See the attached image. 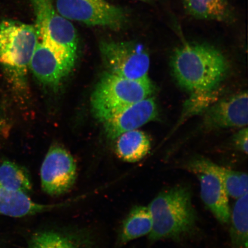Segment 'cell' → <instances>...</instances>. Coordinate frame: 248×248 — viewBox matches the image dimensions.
Segmentation results:
<instances>
[{"label": "cell", "instance_id": "cell-15", "mask_svg": "<svg viewBox=\"0 0 248 248\" xmlns=\"http://www.w3.org/2000/svg\"><path fill=\"white\" fill-rule=\"evenodd\" d=\"M153 227V218L148 207L135 206L124 220L118 237V244L124 245L150 235Z\"/></svg>", "mask_w": 248, "mask_h": 248}, {"label": "cell", "instance_id": "cell-6", "mask_svg": "<svg viewBox=\"0 0 248 248\" xmlns=\"http://www.w3.org/2000/svg\"><path fill=\"white\" fill-rule=\"evenodd\" d=\"M58 13L69 21L118 31L128 23L124 9L106 0H57Z\"/></svg>", "mask_w": 248, "mask_h": 248}, {"label": "cell", "instance_id": "cell-5", "mask_svg": "<svg viewBox=\"0 0 248 248\" xmlns=\"http://www.w3.org/2000/svg\"><path fill=\"white\" fill-rule=\"evenodd\" d=\"M39 40L35 25L0 20V64L14 80H23Z\"/></svg>", "mask_w": 248, "mask_h": 248}, {"label": "cell", "instance_id": "cell-7", "mask_svg": "<svg viewBox=\"0 0 248 248\" xmlns=\"http://www.w3.org/2000/svg\"><path fill=\"white\" fill-rule=\"evenodd\" d=\"M100 48L107 72L134 80L148 78L150 58L143 46L133 42L103 41Z\"/></svg>", "mask_w": 248, "mask_h": 248}, {"label": "cell", "instance_id": "cell-17", "mask_svg": "<svg viewBox=\"0 0 248 248\" xmlns=\"http://www.w3.org/2000/svg\"><path fill=\"white\" fill-rule=\"evenodd\" d=\"M0 185L8 190L26 194L32 188L27 170L10 161H4L0 166Z\"/></svg>", "mask_w": 248, "mask_h": 248}, {"label": "cell", "instance_id": "cell-22", "mask_svg": "<svg viewBox=\"0 0 248 248\" xmlns=\"http://www.w3.org/2000/svg\"><path fill=\"white\" fill-rule=\"evenodd\" d=\"M248 129L246 127L240 130L237 133L234 138V144L235 147L244 154H248Z\"/></svg>", "mask_w": 248, "mask_h": 248}, {"label": "cell", "instance_id": "cell-8", "mask_svg": "<svg viewBox=\"0 0 248 248\" xmlns=\"http://www.w3.org/2000/svg\"><path fill=\"white\" fill-rule=\"evenodd\" d=\"M187 167L197 176L202 200L207 208L219 222L227 224L231 210L229 195L219 172V166L205 158L198 157L191 160Z\"/></svg>", "mask_w": 248, "mask_h": 248}, {"label": "cell", "instance_id": "cell-3", "mask_svg": "<svg viewBox=\"0 0 248 248\" xmlns=\"http://www.w3.org/2000/svg\"><path fill=\"white\" fill-rule=\"evenodd\" d=\"M30 1L40 42L54 51L70 73L77 57L78 42L75 27L70 21L58 13L54 0Z\"/></svg>", "mask_w": 248, "mask_h": 248}, {"label": "cell", "instance_id": "cell-20", "mask_svg": "<svg viewBox=\"0 0 248 248\" xmlns=\"http://www.w3.org/2000/svg\"><path fill=\"white\" fill-rule=\"evenodd\" d=\"M184 5L186 12L197 19L224 22L221 16L200 0H184Z\"/></svg>", "mask_w": 248, "mask_h": 248}, {"label": "cell", "instance_id": "cell-21", "mask_svg": "<svg viewBox=\"0 0 248 248\" xmlns=\"http://www.w3.org/2000/svg\"><path fill=\"white\" fill-rule=\"evenodd\" d=\"M200 1L221 16L224 22H231L233 19V14L228 0H200Z\"/></svg>", "mask_w": 248, "mask_h": 248}, {"label": "cell", "instance_id": "cell-19", "mask_svg": "<svg viewBox=\"0 0 248 248\" xmlns=\"http://www.w3.org/2000/svg\"><path fill=\"white\" fill-rule=\"evenodd\" d=\"M218 169L229 197L237 200L248 193L247 173L220 166Z\"/></svg>", "mask_w": 248, "mask_h": 248}, {"label": "cell", "instance_id": "cell-12", "mask_svg": "<svg viewBox=\"0 0 248 248\" xmlns=\"http://www.w3.org/2000/svg\"><path fill=\"white\" fill-rule=\"evenodd\" d=\"M29 68L40 82L55 86L69 73L54 51L39 42L30 61Z\"/></svg>", "mask_w": 248, "mask_h": 248}, {"label": "cell", "instance_id": "cell-13", "mask_svg": "<svg viewBox=\"0 0 248 248\" xmlns=\"http://www.w3.org/2000/svg\"><path fill=\"white\" fill-rule=\"evenodd\" d=\"M68 203L43 204L36 203L27 194L8 190L0 185V215L20 218L61 208Z\"/></svg>", "mask_w": 248, "mask_h": 248}, {"label": "cell", "instance_id": "cell-18", "mask_svg": "<svg viewBox=\"0 0 248 248\" xmlns=\"http://www.w3.org/2000/svg\"><path fill=\"white\" fill-rule=\"evenodd\" d=\"M79 243L69 235L54 231L36 232L31 237L29 248H80Z\"/></svg>", "mask_w": 248, "mask_h": 248}, {"label": "cell", "instance_id": "cell-10", "mask_svg": "<svg viewBox=\"0 0 248 248\" xmlns=\"http://www.w3.org/2000/svg\"><path fill=\"white\" fill-rule=\"evenodd\" d=\"M158 108L156 102L148 97L124 108L103 122L107 135L116 139L122 133L138 129L156 119Z\"/></svg>", "mask_w": 248, "mask_h": 248}, {"label": "cell", "instance_id": "cell-14", "mask_svg": "<svg viewBox=\"0 0 248 248\" xmlns=\"http://www.w3.org/2000/svg\"><path fill=\"white\" fill-rule=\"evenodd\" d=\"M116 140V153L124 162H139L151 150L150 138L146 133L138 129L122 133Z\"/></svg>", "mask_w": 248, "mask_h": 248}, {"label": "cell", "instance_id": "cell-2", "mask_svg": "<svg viewBox=\"0 0 248 248\" xmlns=\"http://www.w3.org/2000/svg\"><path fill=\"white\" fill-rule=\"evenodd\" d=\"M153 221L149 235L152 241L179 239L193 232L197 215L189 189L183 186L166 189L148 206Z\"/></svg>", "mask_w": 248, "mask_h": 248}, {"label": "cell", "instance_id": "cell-11", "mask_svg": "<svg viewBox=\"0 0 248 248\" xmlns=\"http://www.w3.org/2000/svg\"><path fill=\"white\" fill-rule=\"evenodd\" d=\"M247 92L217 102L206 111L204 124L213 128H244L248 124Z\"/></svg>", "mask_w": 248, "mask_h": 248}, {"label": "cell", "instance_id": "cell-23", "mask_svg": "<svg viewBox=\"0 0 248 248\" xmlns=\"http://www.w3.org/2000/svg\"><path fill=\"white\" fill-rule=\"evenodd\" d=\"M137 1H140L145 2H151L154 1V0H137Z\"/></svg>", "mask_w": 248, "mask_h": 248}, {"label": "cell", "instance_id": "cell-4", "mask_svg": "<svg viewBox=\"0 0 248 248\" xmlns=\"http://www.w3.org/2000/svg\"><path fill=\"white\" fill-rule=\"evenodd\" d=\"M154 91L149 77L134 80L106 72L92 93L93 115L103 123L124 108L151 97Z\"/></svg>", "mask_w": 248, "mask_h": 248}, {"label": "cell", "instance_id": "cell-1", "mask_svg": "<svg viewBox=\"0 0 248 248\" xmlns=\"http://www.w3.org/2000/svg\"><path fill=\"white\" fill-rule=\"evenodd\" d=\"M171 68L179 85L197 94L215 91L225 78L228 64L214 46L185 43L173 52Z\"/></svg>", "mask_w": 248, "mask_h": 248}, {"label": "cell", "instance_id": "cell-9", "mask_svg": "<svg viewBox=\"0 0 248 248\" xmlns=\"http://www.w3.org/2000/svg\"><path fill=\"white\" fill-rule=\"evenodd\" d=\"M77 177V164L72 155L60 145L49 148L40 169L43 191L51 196L67 193Z\"/></svg>", "mask_w": 248, "mask_h": 248}, {"label": "cell", "instance_id": "cell-16", "mask_svg": "<svg viewBox=\"0 0 248 248\" xmlns=\"http://www.w3.org/2000/svg\"><path fill=\"white\" fill-rule=\"evenodd\" d=\"M231 211V238L234 248H248V193L236 200Z\"/></svg>", "mask_w": 248, "mask_h": 248}]
</instances>
